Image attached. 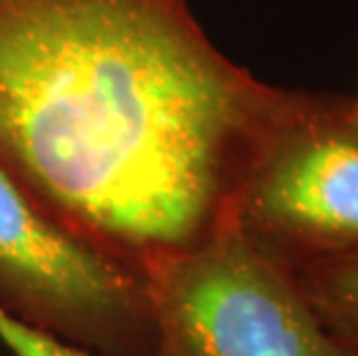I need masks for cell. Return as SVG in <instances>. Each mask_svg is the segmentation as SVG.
Here are the masks:
<instances>
[{
	"mask_svg": "<svg viewBox=\"0 0 358 356\" xmlns=\"http://www.w3.org/2000/svg\"><path fill=\"white\" fill-rule=\"evenodd\" d=\"M282 95L187 0H0V169L146 280L231 227Z\"/></svg>",
	"mask_w": 358,
	"mask_h": 356,
	"instance_id": "1",
	"label": "cell"
},
{
	"mask_svg": "<svg viewBox=\"0 0 358 356\" xmlns=\"http://www.w3.org/2000/svg\"><path fill=\"white\" fill-rule=\"evenodd\" d=\"M231 227L280 269L358 257L352 97L285 88L236 194Z\"/></svg>",
	"mask_w": 358,
	"mask_h": 356,
	"instance_id": "2",
	"label": "cell"
},
{
	"mask_svg": "<svg viewBox=\"0 0 358 356\" xmlns=\"http://www.w3.org/2000/svg\"><path fill=\"white\" fill-rule=\"evenodd\" d=\"M0 308L97 356H173L148 280L65 232L3 169Z\"/></svg>",
	"mask_w": 358,
	"mask_h": 356,
	"instance_id": "3",
	"label": "cell"
},
{
	"mask_svg": "<svg viewBox=\"0 0 358 356\" xmlns=\"http://www.w3.org/2000/svg\"><path fill=\"white\" fill-rule=\"evenodd\" d=\"M148 283L173 356H358L326 333L287 271L234 227Z\"/></svg>",
	"mask_w": 358,
	"mask_h": 356,
	"instance_id": "4",
	"label": "cell"
},
{
	"mask_svg": "<svg viewBox=\"0 0 358 356\" xmlns=\"http://www.w3.org/2000/svg\"><path fill=\"white\" fill-rule=\"evenodd\" d=\"M326 333L358 354V257H335L285 269Z\"/></svg>",
	"mask_w": 358,
	"mask_h": 356,
	"instance_id": "5",
	"label": "cell"
},
{
	"mask_svg": "<svg viewBox=\"0 0 358 356\" xmlns=\"http://www.w3.org/2000/svg\"><path fill=\"white\" fill-rule=\"evenodd\" d=\"M0 343L12 352V356H97L19 320L5 308H0Z\"/></svg>",
	"mask_w": 358,
	"mask_h": 356,
	"instance_id": "6",
	"label": "cell"
},
{
	"mask_svg": "<svg viewBox=\"0 0 358 356\" xmlns=\"http://www.w3.org/2000/svg\"><path fill=\"white\" fill-rule=\"evenodd\" d=\"M352 109H354V118L358 123V97H352Z\"/></svg>",
	"mask_w": 358,
	"mask_h": 356,
	"instance_id": "7",
	"label": "cell"
}]
</instances>
